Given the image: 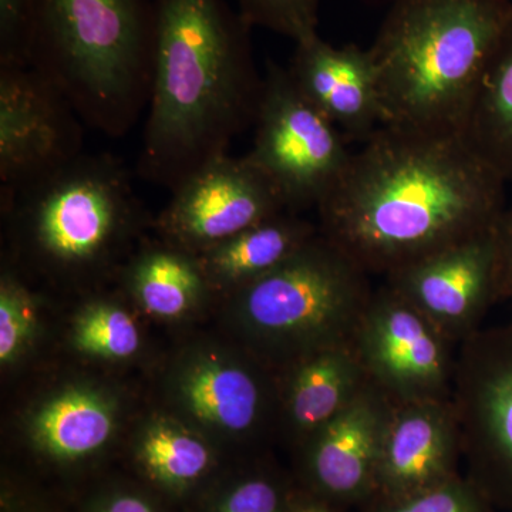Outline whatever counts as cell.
<instances>
[{"label": "cell", "instance_id": "obj_10", "mask_svg": "<svg viewBox=\"0 0 512 512\" xmlns=\"http://www.w3.org/2000/svg\"><path fill=\"white\" fill-rule=\"evenodd\" d=\"M83 120L32 67H0V194L56 173L80 154Z\"/></svg>", "mask_w": 512, "mask_h": 512}, {"label": "cell", "instance_id": "obj_1", "mask_svg": "<svg viewBox=\"0 0 512 512\" xmlns=\"http://www.w3.org/2000/svg\"><path fill=\"white\" fill-rule=\"evenodd\" d=\"M505 184L457 134L383 126L319 205V231L387 278L497 227Z\"/></svg>", "mask_w": 512, "mask_h": 512}, {"label": "cell", "instance_id": "obj_3", "mask_svg": "<svg viewBox=\"0 0 512 512\" xmlns=\"http://www.w3.org/2000/svg\"><path fill=\"white\" fill-rule=\"evenodd\" d=\"M512 0H396L369 49L384 126L463 134Z\"/></svg>", "mask_w": 512, "mask_h": 512}, {"label": "cell", "instance_id": "obj_18", "mask_svg": "<svg viewBox=\"0 0 512 512\" xmlns=\"http://www.w3.org/2000/svg\"><path fill=\"white\" fill-rule=\"evenodd\" d=\"M461 137L512 183V19L485 69Z\"/></svg>", "mask_w": 512, "mask_h": 512}, {"label": "cell", "instance_id": "obj_6", "mask_svg": "<svg viewBox=\"0 0 512 512\" xmlns=\"http://www.w3.org/2000/svg\"><path fill=\"white\" fill-rule=\"evenodd\" d=\"M2 202L37 254L63 268L97 264L141 217L133 175L109 153L80 154Z\"/></svg>", "mask_w": 512, "mask_h": 512}, {"label": "cell", "instance_id": "obj_21", "mask_svg": "<svg viewBox=\"0 0 512 512\" xmlns=\"http://www.w3.org/2000/svg\"><path fill=\"white\" fill-rule=\"evenodd\" d=\"M113 416L99 397L70 392L46 404L35 420L37 441L57 458H80L103 446Z\"/></svg>", "mask_w": 512, "mask_h": 512}, {"label": "cell", "instance_id": "obj_12", "mask_svg": "<svg viewBox=\"0 0 512 512\" xmlns=\"http://www.w3.org/2000/svg\"><path fill=\"white\" fill-rule=\"evenodd\" d=\"M384 282L458 346L481 329L485 315L503 299L497 227L400 269Z\"/></svg>", "mask_w": 512, "mask_h": 512}, {"label": "cell", "instance_id": "obj_25", "mask_svg": "<svg viewBox=\"0 0 512 512\" xmlns=\"http://www.w3.org/2000/svg\"><path fill=\"white\" fill-rule=\"evenodd\" d=\"M320 0H238L251 28L289 37L293 42L318 33Z\"/></svg>", "mask_w": 512, "mask_h": 512}, {"label": "cell", "instance_id": "obj_8", "mask_svg": "<svg viewBox=\"0 0 512 512\" xmlns=\"http://www.w3.org/2000/svg\"><path fill=\"white\" fill-rule=\"evenodd\" d=\"M451 402L466 477L495 508L512 511V320L458 345Z\"/></svg>", "mask_w": 512, "mask_h": 512}, {"label": "cell", "instance_id": "obj_23", "mask_svg": "<svg viewBox=\"0 0 512 512\" xmlns=\"http://www.w3.org/2000/svg\"><path fill=\"white\" fill-rule=\"evenodd\" d=\"M76 343L89 355L123 359L137 352L140 335L126 311L109 303H97L83 313L76 329Z\"/></svg>", "mask_w": 512, "mask_h": 512}, {"label": "cell", "instance_id": "obj_31", "mask_svg": "<svg viewBox=\"0 0 512 512\" xmlns=\"http://www.w3.org/2000/svg\"><path fill=\"white\" fill-rule=\"evenodd\" d=\"M99 512H154L153 508L134 495H119L104 504Z\"/></svg>", "mask_w": 512, "mask_h": 512}, {"label": "cell", "instance_id": "obj_11", "mask_svg": "<svg viewBox=\"0 0 512 512\" xmlns=\"http://www.w3.org/2000/svg\"><path fill=\"white\" fill-rule=\"evenodd\" d=\"M285 211L281 192L264 171L247 156L224 154L175 188L160 224L175 244L207 252Z\"/></svg>", "mask_w": 512, "mask_h": 512}, {"label": "cell", "instance_id": "obj_5", "mask_svg": "<svg viewBox=\"0 0 512 512\" xmlns=\"http://www.w3.org/2000/svg\"><path fill=\"white\" fill-rule=\"evenodd\" d=\"M370 275L325 235L239 289V312L252 333L296 360L352 343L372 296Z\"/></svg>", "mask_w": 512, "mask_h": 512}, {"label": "cell", "instance_id": "obj_15", "mask_svg": "<svg viewBox=\"0 0 512 512\" xmlns=\"http://www.w3.org/2000/svg\"><path fill=\"white\" fill-rule=\"evenodd\" d=\"M293 83L348 141L369 140L384 126L375 63L369 49L335 47L315 35L295 42Z\"/></svg>", "mask_w": 512, "mask_h": 512}, {"label": "cell", "instance_id": "obj_9", "mask_svg": "<svg viewBox=\"0 0 512 512\" xmlns=\"http://www.w3.org/2000/svg\"><path fill=\"white\" fill-rule=\"evenodd\" d=\"M352 348L367 382L392 404L453 397L458 346L386 282L370 296Z\"/></svg>", "mask_w": 512, "mask_h": 512}, {"label": "cell", "instance_id": "obj_29", "mask_svg": "<svg viewBox=\"0 0 512 512\" xmlns=\"http://www.w3.org/2000/svg\"><path fill=\"white\" fill-rule=\"evenodd\" d=\"M500 247L501 292L503 299L512 302V205L505 208L497 225Z\"/></svg>", "mask_w": 512, "mask_h": 512}, {"label": "cell", "instance_id": "obj_30", "mask_svg": "<svg viewBox=\"0 0 512 512\" xmlns=\"http://www.w3.org/2000/svg\"><path fill=\"white\" fill-rule=\"evenodd\" d=\"M339 505L330 503L326 498L312 493L308 497L299 498L295 503H288L285 512H343Z\"/></svg>", "mask_w": 512, "mask_h": 512}, {"label": "cell", "instance_id": "obj_19", "mask_svg": "<svg viewBox=\"0 0 512 512\" xmlns=\"http://www.w3.org/2000/svg\"><path fill=\"white\" fill-rule=\"evenodd\" d=\"M195 416L234 433L254 429L264 409V389L244 367L207 363L192 370L184 383Z\"/></svg>", "mask_w": 512, "mask_h": 512}, {"label": "cell", "instance_id": "obj_7", "mask_svg": "<svg viewBox=\"0 0 512 512\" xmlns=\"http://www.w3.org/2000/svg\"><path fill=\"white\" fill-rule=\"evenodd\" d=\"M249 160L264 171L288 211L318 210L348 170V138L299 92L286 67L266 63Z\"/></svg>", "mask_w": 512, "mask_h": 512}, {"label": "cell", "instance_id": "obj_16", "mask_svg": "<svg viewBox=\"0 0 512 512\" xmlns=\"http://www.w3.org/2000/svg\"><path fill=\"white\" fill-rule=\"evenodd\" d=\"M293 365L285 383L284 412L292 430L306 441L369 383L352 343L316 350Z\"/></svg>", "mask_w": 512, "mask_h": 512}, {"label": "cell", "instance_id": "obj_14", "mask_svg": "<svg viewBox=\"0 0 512 512\" xmlns=\"http://www.w3.org/2000/svg\"><path fill=\"white\" fill-rule=\"evenodd\" d=\"M461 458L460 429L451 400L393 404L372 500H397L439 487L461 476Z\"/></svg>", "mask_w": 512, "mask_h": 512}, {"label": "cell", "instance_id": "obj_2", "mask_svg": "<svg viewBox=\"0 0 512 512\" xmlns=\"http://www.w3.org/2000/svg\"><path fill=\"white\" fill-rule=\"evenodd\" d=\"M156 42L137 174L171 192L254 126L251 26L227 0H154Z\"/></svg>", "mask_w": 512, "mask_h": 512}, {"label": "cell", "instance_id": "obj_22", "mask_svg": "<svg viewBox=\"0 0 512 512\" xmlns=\"http://www.w3.org/2000/svg\"><path fill=\"white\" fill-rule=\"evenodd\" d=\"M140 456L148 473L171 487L192 483L210 464V451L202 441L170 426L148 431Z\"/></svg>", "mask_w": 512, "mask_h": 512}, {"label": "cell", "instance_id": "obj_4", "mask_svg": "<svg viewBox=\"0 0 512 512\" xmlns=\"http://www.w3.org/2000/svg\"><path fill=\"white\" fill-rule=\"evenodd\" d=\"M154 42V0H36L28 66L86 127L120 138L147 111Z\"/></svg>", "mask_w": 512, "mask_h": 512}, {"label": "cell", "instance_id": "obj_17", "mask_svg": "<svg viewBox=\"0 0 512 512\" xmlns=\"http://www.w3.org/2000/svg\"><path fill=\"white\" fill-rule=\"evenodd\" d=\"M318 232L285 211L208 249L202 269L214 281L242 289L281 265Z\"/></svg>", "mask_w": 512, "mask_h": 512}, {"label": "cell", "instance_id": "obj_13", "mask_svg": "<svg viewBox=\"0 0 512 512\" xmlns=\"http://www.w3.org/2000/svg\"><path fill=\"white\" fill-rule=\"evenodd\" d=\"M392 406L367 383L306 441L305 471L312 493L343 510H362L375 497L380 448Z\"/></svg>", "mask_w": 512, "mask_h": 512}, {"label": "cell", "instance_id": "obj_27", "mask_svg": "<svg viewBox=\"0 0 512 512\" xmlns=\"http://www.w3.org/2000/svg\"><path fill=\"white\" fill-rule=\"evenodd\" d=\"M36 0H0V67L28 66Z\"/></svg>", "mask_w": 512, "mask_h": 512}, {"label": "cell", "instance_id": "obj_20", "mask_svg": "<svg viewBox=\"0 0 512 512\" xmlns=\"http://www.w3.org/2000/svg\"><path fill=\"white\" fill-rule=\"evenodd\" d=\"M201 262L170 248L144 252L128 271V284L147 312L161 318L183 315L205 288Z\"/></svg>", "mask_w": 512, "mask_h": 512}, {"label": "cell", "instance_id": "obj_26", "mask_svg": "<svg viewBox=\"0 0 512 512\" xmlns=\"http://www.w3.org/2000/svg\"><path fill=\"white\" fill-rule=\"evenodd\" d=\"M33 323V308L28 292L6 278L0 291V359L9 362L28 339Z\"/></svg>", "mask_w": 512, "mask_h": 512}, {"label": "cell", "instance_id": "obj_24", "mask_svg": "<svg viewBox=\"0 0 512 512\" xmlns=\"http://www.w3.org/2000/svg\"><path fill=\"white\" fill-rule=\"evenodd\" d=\"M488 501L466 476H458L439 487L397 498V500L369 501L362 512H495Z\"/></svg>", "mask_w": 512, "mask_h": 512}, {"label": "cell", "instance_id": "obj_28", "mask_svg": "<svg viewBox=\"0 0 512 512\" xmlns=\"http://www.w3.org/2000/svg\"><path fill=\"white\" fill-rule=\"evenodd\" d=\"M284 491L271 478L252 477L229 491L220 512H285Z\"/></svg>", "mask_w": 512, "mask_h": 512}]
</instances>
